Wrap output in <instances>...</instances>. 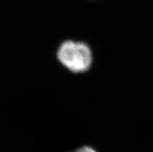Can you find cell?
<instances>
[{"mask_svg":"<svg viewBox=\"0 0 153 152\" xmlns=\"http://www.w3.org/2000/svg\"><path fill=\"white\" fill-rule=\"evenodd\" d=\"M58 62L74 73L88 71L93 64V52L86 44L80 41H66L57 50Z\"/></svg>","mask_w":153,"mask_h":152,"instance_id":"obj_1","label":"cell"},{"mask_svg":"<svg viewBox=\"0 0 153 152\" xmlns=\"http://www.w3.org/2000/svg\"><path fill=\"white\" fill-rule=\"evenodd\" d=\"M72 152H97V151L95 150L92 147L85 145V146L80 147V148H77L76 150Z\"/></svg>","mask_w":153,"mask_h":152,"instance_id":"obj_2","label":"cell"}]
</instances>
